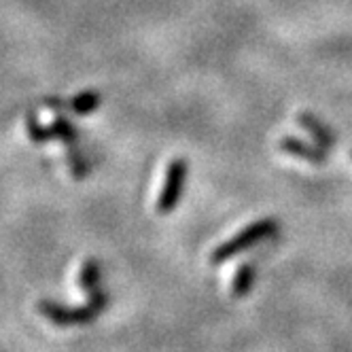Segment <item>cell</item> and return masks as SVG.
<instances>
[{
    "label": "cell",
    "mask_w": 352,
    "mask_h": 352,
    "mask_svg": "<svg viewBox=\"0 0 352 352\" xmlns=\"http://www.w3.org/2000/svg\"><path fill=\"white\" fill-rule=\"evenodd\" d=\"M107 308V291L104 289H96L89 293L87 306L81 308H70L62 306L58 301L52 299H41L36 304V310L41 316H45L49 322H54L58 327H72V324H85L98 318V314Z\"/></svg>",
    "instance_id": "obj_1"
},
{
    "label": "cell",
    "mask_w": 352,
    "mask_h": 352,
    "mask_svg": "<svg viewBox=\"0 0 352 352\" xmlns=\"http://www.w3.org/2000/svg\"><path fill=\"white\" fill-rule=\"evenodd\" d=\"M276 230H278V221H276V219H270L267 217V219L253 221L250 225H246L242 232H238L236 236H232L230 240L221 242L212 250V253H210V263L212 265L228 263L230 259H234L236 255L244 253V250H248L250 246H255L261 240H265L272 234H276Z\"/></svg>",
    "instance_id": "obj_2"
},
{
    "label": "cell",
    "mask_w": 352,
    "mask_h": 352,
    "mask_svg": "<svg viewBox=\"0 0 352 352\" xmlns=\"http://www.w3.org/2000/svg\"><path fill=\"white\" fill-rule=\"evenodd\" d=\"M187 172H189V164L183 157H176V160H172L168 164L166 179H164V185H162V193L157 197V206H155L160 214L174 212L176 204H179V199H181V193H183Z\"/></svg>",
    "instance_id": "obj_3"
},
{
    "label": "cell",
    "mask_w": 352,
    "mask_h": 352,
    "mask_svg": "<svg viewBox=\"0 0 352 352\" xmlns=\"http://www.w3.org/2000/svg\"><path fill=\"white\" fill-rule=\"evenodd\" d=\"M278 148L283 153L291 155V157H297L301 162H308L312 166H324L327 164V155H324V148L320 144H312V142H306L297 136H283L280 142H278Z\"/></svg>",
    "instance_id": "obj_4"
},
{
    "label": "cell",
    "mask_w": 352,
    "mask_h": 352,
    "mask_svg": "<svg viewBox=\"0 0 352 352\" xmlns=\"http://www.w3.org/2000/svg\"><path fill=\"white\" fill-rule=\"evenodd\" d=\"M297 121H299V125L304 128L310 136H312V140L316 142V144H320L322 148H331L333 144H336V136H333V132L327 128V125L316 117V115H312V113H299L297 115Z\"/></svg>",
    "instance_id": "obj_5"
},
{
    "label": "cell",
    "mask_w": 352,
    "mask_h": 352,
    "mask_svg": "<svg viewBox=\"0 0 352 352\" xmlns=\"http://www.w3.org/2000/svg\"><path fill=\"white\" fill-rule=\"evenodd\" d=\"M255 285V265L253 263H242L236 274H234V280H232V295L236 299H242L248 295V291L253 289Z\"/></svg>",
    "instance_id": "obj_6"
},
{
    "label": "cell",
    "mask_w": 352,
    "mask_h": 352,
    "mask_svg": "<svg viewBox=\"0 0 352 352\" xmlns=\"http://www.w3.org/2000/svg\"><path fill=\"white\" fill-rule=\"evenodd\" d=\"M100 102H102V94L87 89V91H81V94L74 96L68 102V107L74 115H89L100 107Z\"/></svg>",
    "instance_id": "obj_7"
},
{
    "label": "cell",
    "mask_w": 352,
    "mask_h": 352,
    "mask_svg": "<svg viewBox=\"0 0 352 352\" xmlns=\"http://www.w3.org/2000/svg\"><path fill=\"white\" fill-rule=\"evenodd\" d=\"M52 132H54V138L62 140L68 146V151L77 148V130L72 128V123L66 117H62V115L56 117V121L52 125Z\"/></svg>",
    "instance_id": "obj_8"
},
{
    "label": "cell",
    "mask_w": 352,
    "mask_h": 352,
    "mask_svg": "<svg viewBox=\"0 0 352 352\" xmlns=\"http://www.w3.org/2000/svg\"><path fill=\"white\" fill-rule=\"evenodd\" d=\"M98 283H100V265L94 257L85 259L83 265H81V272H79V287L87 293L96 291L98 289Z\"/></svg>",
    "instance_id": "obj_9"
},
{
    "label": "cell",
    "mask_w": 352,
    "mask_h": 352,
    "mask_svg": "<svg viewBox=\"0 0 352 352\" xmlns=\"http://www.w3.org/2000/svg\"><path fill=\"white\" fill-rule=\"evenodd\" d=\"M26 128H28V134H30V138H32L34 142H38V144L47 142L49 138H54V132H52V128H43L41 121L36 119V115H32V113L26 117Z\"/></svg>",
    "instance_id": "obj_10"
}]
</instances>
